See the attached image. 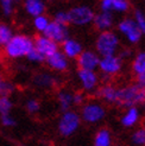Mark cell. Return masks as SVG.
Returning <instances> with one entry per match:
<instances>
[{
  "instance_id": "1",
  "label": "cell",
  "mask_w": 145,
  "mask_h": 146,
  "mask_svg": "<svg viewBox=\"0 0 145 146\" xmlns=\"http://www.w3.org/2000/svg\"><path fill=\"white\" fill-rule=\"evenodd\" d=\"M114 105L124 109L130 107H142L145 105V89L134 82L117 87Z\"/></svg>"
},
{
  "instance_id": "2",
  "label": "cell",
  "mask_w": 145,
  "mask_h": 146,
  "mask_svg": "<svg viewBox=\"0 0 145 146\" xmlns=\"http://www.w3.org/2000/svg\"><path fill=\"white\" fill-rule=\"evenodd\" d=\"M33 49V38L24 33L13 35L12 38L4 46L5 55L11 60H19L26 57Z\"/></svg>"
},
{
  "instance_id": "3",
  "label": "cell",
  "mask_w": 145,
  "mask_h": 146,
  "mask_svg": "<svg viewBox=\"0 0 145 146\" xmlns=\"http://www.w3.org/2000/svg\"><path fill=\"white\" fill-rule=\"evenodd\" d=\"M94 46H95L94 49L95 52L100 57L117 55L120 50V36L113 30L99 32Z\"/></svg>"
},
{
  "instance_id": "4",
  "label": "cell",
  "mask_w": 145,
  "mask_h": 146,
  "mask_svg": "<svg viewBox=\"0 0 145 146\" xmlns=\"http://www.w3.org/2000/svg\"><path fill=\"white\" fill-rule=\"evenodd\" d=\"M81 123V116L76 111L70 109L67 112H62L57 121V132L63 138H70L80 129Z\"/></svg>"
},
{
  "instance_id": "5",
  "label": "cell",
  "mask_w": 145,
  "mask_h": 146,
  "mask_svg": "<svg viewBox=\"0 0 145 146\" xmlns=\"http://www.w3.org/2000/svg\"><path fill=\"white\" fill-rule=\"evenodd\" d=\"M80 116L82 122L88 125H96L106 118V107L100 101H86L80 109Z\"/></svg>"
},
{
  "instance_id": "6",
  "label": "cell",
  "mask_w": 145,
  "mask_h": 146,
  "mask_svg": "<svg viewBox=\"0 0 145 146\" xmlns=\"http://www.w3.org/2000/svg\"><path fill=\"white\" fill-rule=\"evenodd\" d=\"M68 12V19H69V25H74L77 27H84L92 24L94 14V11L89 5L81 4V5H75L70 7Z\"/></svg>"
},
{
  "instance_id": "7",
  "label": "cell",
  "mask_w": 145,
  "mask_h": 146,
  "mask_svg": "<svg viewBox=\"0 0 145 146\" xmlns=\"http://www.w3.org/2000/svg\"><path fill=\"white\" fill-rule=\"evenodd\" d=\"M117 31H118V35L121 36L131 45L138 44L143 38L142 32L137 27V25L134 24V21L131 17H125L120 19L117 24Z\"/></svg>"
},
{
  "instance_id": "8",
  "label": "cell",
  "mask_w": 145,
  "mask_h": 146,
  "mask_svg": "<svg viewBox=\"0 0 145 146\" xmlns=\"http://www.w3.org/2000/svg\"><path fill=\"white\" fill-rule=\"evenodd\" d=\"M122 65H124V62L121 61V58L118 55H112V56L100 57L98 69L104 77L110 80L114 76H117L122 70Z\"/></svg>"
},
{
  "instance_id": "9",
  "label": "cell",
  "mask_w": 145,
  "mask_h": 146,
  "mask_svg": "<svg viewBox=\"0 0 145 146\" xmlns=\"http://www.w3.org/2000/svg\"><path fill=\"white\" fill-rule=\"evenodd\" d=\"M76 77L81 86V89L86 93H95L98 87L100 86V76L96 71L77 69Z\"/></svg>"
},
{
  "instance_id": "10",
  "label": "cell",
  "mask_w": 145,
  "mask_h": 146,
  "mask_svg": "<svg viewBox=\"0 0 145 146\" xmlns=\"http://www.w3.org/2000/svg\"><path fill=\"white\" fill-rule=\"evenodd\" d=\"M43 35H44L45 37H48L49 39H51L53 42H55L56 44L61 45L67 38L70 37L69 26L59 24V23H56V21L51 20L49 26L47 27V30L43 32Z\"/></svg>"
},
{
  "instance_id": "11",
  "label": "cell",
  "mask_w": 145,
  "mask_h": 146,
  "mask_svg": "<svg viewBox=\"0 0 145 146\" xmlns=\"http://www.w3.org/2000/svg\"><path fill=\"white\" fill-rule=\"evenodd\" d=\"M100 56L95 52V50H83L81 55L76 58L77 69L93 70L96 71L99 68Z\"/></svg>"
},
{
  "instance_id": "12",
  "label": "cell",
  "mask_w": 145,
  "mask_h": 146,
  "mask_svg": "<svg viewBox=\"0 0 145 146\" xmlns=\"http://www.w3.org/2000/svg\"><path fill=\"white\" fill-rule=\"evenodd\" d=\"M33 48L38 51V52L45 58L55 54L56 51L60 50V45L56 44L55 42L45 37L44 35H39L36 38H33Z\"/></svg>"
},
{
  "instance_id": "13",
  "label": "cell",
  "mask_w": 145,
  "mask_h": 146,
  "mask_svg": "<svg viewBox=\"0 0 145 146\" xmlns=\"http://www.w3.org/2000/svg\"><path fill=\"white\" fill-rule=\"evenodd\" d=\"M99 7L100 11L112 14H125L131 9L128 0H100Z\"/></svg>"
},
{
  "instance_id": "14",
  "label": "cell",
  "mask_w": 145,
  "mask_h": 146,
  "mask_svg": "<svg viewBox=\"0 0 145 146\" xmlns=\"http://www.w3.org/2000/svg\"><path fill=\"white\" fill-rule=\"evenodd\" d=\"M92 24L95 27V30H98L99 32L111 31L113 26L115 25L114 14H112L110 12H104V11L95 12Z\"/></svg>"
},
{
  "instance_id": "15",
  "label": "cell",
  "mask_w": 145,
  "mask_h": 146,
  "mask_svg": "<svg viewBox=\"0 0 145 146\" xmlns=\"http://www.w3.org/2000/svg\"><path fill=\"white\" fill-rule=\"evenodd\" d=\"M60 50L69 61H76V58L81 55V52L84 49H83L82 43L80 40H77L76 38L69 37L61 44Z\"/></svg>"
},
{
  "instance_id": "16",
  "label": "cell",
  "mask_w": 145,
  "mask_h": 146,
  "mask_svg": "<svg viewBox=\"0 0 145 146\" xmlns=\"http://www.w3.org/2000/svg\"><path fill=\"white\" fill-rule=\"evenodd\" d=\"M48 68L50 70H53L55 72H64L69 69V65H70V61L68 58L63 55V52L61 50L56 51L55 54H53L51 56H49L45 62Z\"/></svg>"
},
{
  "instance_id": "17",
  "label": "cell",
  "mask_w": 145,
  "mask_h": 146,
  "mask_svg": "<svg viewBox=\"0 0 145 146\" xmlns=\"http://www.w3.org/2000/svg\"><path fill=\"white\" fill-rule=\"evenodd\" d=\"M142 118L140 107H130L126 108L120 116V123L124 128H133L139 123Z\"/></svg>"
},
{
  "instance_id": "18",
  "label": "cell",
  "mask_w": 145,
  "mask_h": 146,
  "mask_svg": "<svg viewBox=\"0 0 145 146\" xmlns=\"http://www.w3.org/2000/svg\"><path fill=\"white\" fill-rule=\"evenodd\" d=\"M95 95L99 98L100 101L105 102V104L114 105L115 96H117V86L106 82L98 87V89L95 90Z\"/></svg>"
},
{
  "instance_id": "19",
  "label": "cell",
  "mask_w": 145,
  "mask_h": 146,
  "mask_svg": "<svg viewBox=\"0 0 145 146\" xmlns=\"http://www.w3.org/2000/svg\"><path fill=\"white\" fill-rule=\"evenodd\" d=\"M23 1V9L27 16L32 18L45 14L47 4L44 0H21Z\"/></svg>"
},
{
  "instance_id": "20",
  "label": "cell",
  "mask_w": 145,
  "mask_h": 146,
  "mask_svg": "<svg viewBox=\"0 0 145 146\" xmlns=\"http://www.w3.org/2000/svg\"><path fill=\"white\" fill-rule=\"evenodd\" d=\"M33 84L42 89H50L57 84V78L49 72H38L33 77Z\"/></svg>"
},
{
  "instance_id": "21",
  "label": "cell",
  "mask_w": 145,
  "mask_h": 146,
  "mask_svg": "<svg viewBox=\"0 0 145 146\" xmlns=\"http://www.w3.org/2000/svg\"><path fill=\"white\" fill-rule=\"evenodd\" d=\"M113 145V135L108 128L102 127L99 128L93 139V146H112Z\"/></svg>"
},
{
  "instance_id": "22",
  "label": "cell",
  "mask_w": 145,
  "mask_h": 146,
  "mask_svg": "<svg viewBox=\"0 0 145 146\" xmlns=\"http://www.w3.org/2000/svg\"><path fill=\"white\" fill-rule=\"evenodd\" d=\"M72 93L68 89H61L57 93V105H59V108L61 112H67L70 111V109L74 107V104H72Z\"/></svg>"
},
{
  "instance_id": "23",
  "label": "cell",
  "mask_w": 145,
  "mask_h": 146,
  "mask_svg": "<svg viewBox=\"0 0 145 146\" xmlns=\"http://www.w3.org/2000/svg\"><path fill=\"white\" fill-rule=\"evenodd\" d=\"M131 70L134 76L145 72V50L138 51L133 55L131 61Z\"/></svg>"
},
{
  "instance_id": "24",
  "label": "cell",
  "mask_w": 145,
  "mask_h": 146,
  "mask_svg": "<svg viewBox=\"0 0 145 146\" xmlns=\"http://www.w3.org/2000/svg\"><path fill=\"white\" fill-rule=\"evenodd\" d=\"M50 21H51V19H50L48 16H45V14H42V16H37L32 18V25H33V29L37 32H39L41 35H43V32H44L47 30V27L49 26Z\"/></svg>"
},
{
  "instance_id": "25",
  "label": "cell",
  "mask_w": 145,
  "mask_h": 146,
  "mask_svg": "<svg viewBox=\"0 0 145 146\" xmlns=\"http://www.w3.org/2000/svg\"><path fill=\"white\" fill-rule=\"evenodd\" d=\"M134 21V24L139 29V31L142 32L143 36H145V12L140 9H136L133 11V14L131 17Z\"/></svg>"
},
{
  "instance_id": "26",
  "label": "cell",
  "mask_w": 145,
  "mask_h": 146,
  "mask_svg": "<svg viewBox=\"0 0 145 146\" xmlns=\"http://www.w3.org/2000/svg\"><path fill=\"white\" fill-rule=\"evenodd\" d=\"M21 1V0H0V9L5 17H11L14 13L17 3Z\"/></svg>"
},
{
  "instance_id": "27",
  "label": "cell",
  "mask_w": 145,
  "mask_h": 146,
  "mask_svg": "<svg viewBox=\"0 0 145 146\" xmlns=\"http://www.w3.org/2000/svg\"><path fill=\"white\" fill-rule=\"evenodd\" d=\"M13 30L10 25H7L5 23H0V46H5L6 43L9 42L12 36H13Z\"/></svg>"
},
{
  "instance_id": "28",
  "label": "cell",
  "mask_w": 145,
  "mask_h": 146,
  "mask_svg": "<svg viewBox=\"0 0 145 146\" xmlns=\"http://www.w3.org/2000/svg\"><path fill=\"white\" fill-rule=\"evenodd\" d=\"M131 143L134 146H145V127H137L131 134Z\"/></svg>"
},
{
  "instance_id": "29",
  "label": "cell",
  "mask_w": 145,
  "mask_h": 146,
  "mask_svg": "<svg viewBox=\"0 0 145 146\" xmlns=\"http://www.w3.org/2000/svg\"><path fill=\"white\" fill-rule=\"evenodd\" d=\"M13 106V101L10 96H0V115L11 114Z\"/></svg>"
},
{
  "instance_id": "30",
  "label": "cell",
  "mask_w": 145,
  "mask_h": 146,
  "mask_svg": "<svg viewBox=\"0 0 145 146\" xmlns=\"http://www.w3.org/2000/svg\"><path fill=\"white\" fill-rule=\"evenodd\" d=\"M24 107H25V111L29 114L35 115L41 111V102H39V100L35 99V98H30L25 101Z\"/></svg>"
},
{
  "instance_id": "31",
  "label": "cell",
  "mask_w": 145,
  "mask_h": 146,
  "mask_svg": "<svg viewBox=\"0 0 145 146\" xmlns=\"http://www.w3.org/2000/svg\"><path fill=\"white\" fill-rule=\"evenodd\" d=\"M13 90L14 86L9 81H5L3 76L0 75V96H10Z\"/></svg>"
},
{
  "instance_id": "32",
  "label": "cell",
  "mask_w": 145,
  "mask_h": 146,
  "mask_svg": "<svg viewBox=\"0 0 145 146\" xmlns=\"http://www.w3.org/2000/svg\"><path fill=\"white\" fill-rule=\"evenodd\" d=\"M25 58L27 60V62H30L32 64H41V63H44L45 62V58L43 57L35 48L27 54V56Z\"/></svg>"
},
{
  "instance_id": "33",
  "label": "cell",
  "mask_w": 145,
  "mask_h": 146,
  "mask_svg": "<svg viewBox=\"0 0 145 146\" xmlns=\"http://www.w3.org/2000/svg\"><path fill=\"white\" fill-rule=\"evenodd\" d=\"M0 123L5 128H13L17 126V119L12 115V113L6 115H0Z\"/></svg>"
},
{
  "instance_id": "34",
  "label": "cell",
  "mask_w": 145,
  "mask_h": 146,
  "mask_svg": "<svg viewBox=\"0 0 145 146\" xmlns=\"http://www.w3.org/2000/svg\"><path fill=\"white\" fill-rule=\"evenodd\" d=\"M54 21L62 25H68L69 26V19H68V12L66 10H59L54 13V18L51 19Z\"/></svg>"
},
{
  "instance_id": "35",
  "label": "cell",
  "mask_w": 145,
  "mask_h": 146,
  "mask_svg": "<svg viewBox=\"0 0 145 146\" xmlns=\"http://www.w3.org/2000/svg\"><path fill=\"white\" fill-rule=\"evenodd\" d=\"M84 102H86V98H84L83 92H74L72 93V104H74V106L81 107Z\"/></svg>"
},
{
  "instance_id": "36",
  "label": "cell",
  "mask_w": 145,
  "mask_h": 146,
  "mask_svg": "<svg viewBox=\"0 0 145 146\" xmlns=\"http://www.w3.org/2000/svg\"><path fill=\"white\" fill-rule=\"evenodd\" d=\"M117 55L121 58L122 62H124L125 60H132V57H133V52H132L131 49H122V50H119Z\"/></svg>"
},
{
  "instance_id": "37",
  "label": "cell",
  "mask_w": 145,
  "mask_h": 146,
  "mask_svg": "<svg viewBox=\"0 0 145 146\" xmlns=\"http://www.w3.org/2000/svg\"><path fill=\"white\" fill-rule=\"evenodd\" d=\"M134 78H136L134 83H137L139 87H142V88L145 89V72H143V74H139V75H136Z\"/></svg>"
}]
</instances>
